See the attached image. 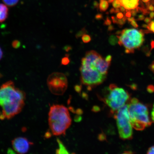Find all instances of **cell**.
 I'll list each match as a JSON object with an SVG mask.
<instances>
[{"mask_svg":"<svg viewBox=\"0 0 154 154\" xmlns=\"http://www.w3.org/2000/svg\"><path fill=\"white\" fill-rule=\"evenodd\" d=\"M151 48L150 49V51H151L154 48V40H152L151 43Z\"/></svg>","mask_w":154,"mask_h":154,"instance_id":"obj_39","label":"cell"},{"mask_svg":"<svg viewBox=\"0 0 154 154\" xmlns=\"http://www.w3.org/2000/svg\"><path fill=\"white\" fill-rule=\"evenodd\" d=\"M142 27H143L144 28L147 29L148 28V25L143 24L142 25Z\"/></svg>","mask_w":154,"mask_h":154,"instance_id":"obj_43","label":"cell"},{"mask_svg":"<svg viewBox=\"0 0 154 154\" xmlns=\"http://www.w3.org/2000/svg\"><path fill=\"white\" fill-rule=\"evenodd\" d=\"M112 5L115 9L120 8L121 6L120 3L117 0H113L112 2Z\"/></svg>","mask_w":154,"mask_h":154,"instance_id":"obj_18","label":"cell"},{"mask_svg":"<svg viewBox=\"0 0 154 154\" xmlns=\"http://www.w3.org/2000/svg\"><path fill=\"white\" fill-rule=\"evenodd\" d=\"M82 40L84 43H87L91 41V38L89 35L85 34L82 36Z\"/></svg>","mask_w":154,"mask_h":154,"instance_id":"obj_16","label":"cell"},{"mask_svg":"<svg viewBox=\"0 0 154 154\" xmlns=\"http://www.w3.org/2000/svg\"><path fill=\"white\" fill-rule=\"evenodd\" d=\"M151 1V0H142V1L143 2L146 3L149 2Z\"/></svg>","mask_w":154,"mask_h":154,"instance_id":"obj_46","label":"cell"},{"mask_svg":"<svg viewBox=\"0 0 154 154\" xmlns=\"http://www.w3.org/2000/svg\"><path fill=\"white\" fill-rule=\"evenodd\" d=\"M124 17V14L122 13L119 12L117 13L116 15L117 18L119 19H122Z\"/></svg>","mask_w":154,"mask_h":154,"instance_id":"obj_31","label":"cell"},{"mask_svg":"<svg viewBox=\"0 0 154 154\" xmlns=\"http://www.w3.org/2000/svg\"><path fill=\"white\" fill-rule=\"evenodd\" d=\"M120 10L122 12H125L126 10V9L124 7L121 6L120 8Z\"/></svg>","mask_w":154,"mask_h":154,"instance_id":"obj_42","label":"cell"},{"mask_svg":"<svg viewBox=\"0 0 154 154\" xmlns=\"http://www.w3.org/2000/svg\"><path fill=\"white\" fill-rule=\"evenodd\" d=\"M119 38L117 36L114 35H111L109 38V42L110 45L114 46L118 43Z\"/></svg>","mask_w":154,"mask_h":154,"instance_id":"obj_14","label":"cell"},{"mask_svg":"<svg viewBox=\"0 0 154 154\" xmlns=\"http://www.w3.org/2000/svg\"><path fill=\"white\" fill-rule=\"evenodd\" d=\"M131 24L135 28H137L138 27V25L135 20L132 21V22H131Z\"/></svg>","mask_w":154,"mask_h":154,"instance_id":"obj_28","label":"cell"},{"mask_svg":"<svg viewBox=\"0 0 154 154\" xmlns=\"http://www.w3.org/2000/svg\"><path fill=\"white\" fill-rule=\"evenodd\" d=\"M69 63H70V60H69L68 57H65L63 58L62 60H61V63L63 65H67Z\"/></svg>","mask_w":154,"mask_h":154,"instance_id":"obj_20","label":"cell"},{"mask_svg":"<svg viewBox=\"0 0 154 154\" xmlns=\"http://www.w3.org/2000/svg\"><path fill=\"white\" fill-rule=\"evenodd\" d=\"M3 53L1 48H0V60H1L2 58L3 57Z\"/></svg>","mask_w":154,"mask_h":154,"instance_id":"obj_41","label":"cell"},{"mask_svg":"<svg viewBox=\"0 0 154 154\" xmlns=\"http://www.w3.org/2000/svg\"><path fill=\"white\" fill-rule=\"evenodd\" d=\"M151 21V19L150 18H149V17H146V18L144 19V22L147 24L150 23Z\"/></svg>","mask_w":154,"mask_h":154,"instance_id":"obj_30","label":"cell"},{"mask_svg":"<svg viewBox=\"0 0 154 154\" xmlns=\"http://www.w3.org/2000/svg\"><path fill=\"white\" fill-rule=\"evenodd\" d=\"M8 15V9L6 5L0 4V23L4 21L7 18Z\"/></svg>","mask_w":154,"mask_h":154,"instance_id":"obj_11","label":"cell"},{"mask_svg":"<svg viewBox=\"0 0 154 154\" xmlns=\"http://www.w3.org/2000/svg\"><path fill=\"white\" fill-rule=\"evenodd\" d=\"M148 29H149L154 33V20H152L150 23L148 24Z\"/></svg>","mask_w":154,"mask_h":154,"instance_id":"obj_19","label":"cell"},{"mask_svg":"<svg viewBox=\"0 0 154 154\" xmlns=\"http://www.w3.org/2000/svg\"><path fill=\"white\" fill-rule=\"evenodd\" d=\"M86 32L87 30L85 28H83L76 34V38H79L83 35H84L86 34Z\"/></svg>","mask_w":154,"mask_h":154,"instance_id":"obj_17","label":"cell"},{"mask_svg":"<svg viewBox=\"0 0 154 154\" xmlns=\"http://www.w3.org/2000/svg\"><path fill=\"white\" fill-rule=\"evenodd\" d=\"M48 121L51 132L55 136L65 134L72 124L68 109L60 105H54L50 107Z\"/></svg>","mask_w":154,"mask_h":154,"instance_id":"obj_3","label":"cell"},{"mask_svg":"<svg viewBox=\"0 0 154 154\" xmlns=\"http://www.w3.org/2000/svg\"><path fill=\"white\" fill-rule=\"evenodd\" d=\"M111 18L113 23L117 24V23H118V19L117 18V17L112 16L111 17Z\"/></svg>","mask_w":154,"mask_h":154,"instance_id":"obj_32","label":"cell"},{"mask_svg":"<svg viewBox=\"0 0 154 154\" xmlns=\"http://www.w3.org/2000/svg\"><path fill=\"white\" fill-rule=\"evenodd\" d=\"M106 89L103 101L113 111H117L123 107L129 99L128 92L115 84H111Z\"/></svg>","mask_w":154,"mask_h":154,"instance_id":"obj_6","label":"cell"},{"mask_svg":"<svg viewBox=\"0 0 154 154\" xmlns=\"http://www.w3.org/2000/svg\"><path fill=\"white\" fill-rule=\"evenodd\" d=\"M111 21L109 18H107L105 20L104 25L106 26H109L111 24Z\"/></svg>","mask_w":154,"mask_h":154,"instance_id":"obj_23","label":"cell"},{"mask_svg":"<svg viewBox=\"0 0 154 154\" xmlns=\"http://www.w3.org/2000/svg\"><path fill=\"white\" fill-rule=\"evenodd\" d=\"M150 18L151 19H153L154 18V12L152 11V12L150 13L149 14Z\"/></svg>","mask_w":154,"mask_h":154,"instance_id":"obj_40","label":"cell"},{"mask_svg":"<svg viewBox=\"0 0 154 154\" xmlns=\"http://www.w3.org/2000/svg\"><path fill=\"white\" fill-rule=\"evenodd\" d=\"M47 84L50 91L57 95H63L68 86L66 76L63 73L58 72H53L49 75Z\"/></svg>","mask_w":154,"mask_h":154,"instance_id":"obj_8","label":"cell"},{"mask_svg":"<svg viewBox=\"0 0 154 154\" xmlns=\"http://www.w3.org/2000/svg\"><path fill=\"white\" fill-rule=\"evenodd\" d=\"M128 105L131 124L135 129L143 130L151 125L146 106L140 103L135 98L131 100Z\"/></svg>","mask_w":154,"mask_h":154,"instance_id":"obj_4","label":"cell"},{"mask_svg":"<svg viewBox=\"0 0 154 154\" xmlns=\"http://www.w3.org/2000/svg\"><path fill=\"white\" fill-rule=\"evenodd\" d=\"M114 29V27L113 26H112V25H110L109 26L108 29V30L109 32L112 31Z\"/></svg>","mask_w":154,"mask_h":154,"instance_id":"obj_37","label":"cell"},{"mask_svg":"<svg viewBox=\"0 0 154 154\" xmlns=\"http://www.w3.org/2000/svg\"><path fill=\"white\" fill-rule=\"evenodd\" d=\"M13 47L14 48H18L20 46V43L18 40H14L12 43Z\"/></svg>","mask_w":154,"mask_h":154,"instance_id":"obj_21","label":"cell"},{"mask_svg":"<svg viewBox=\"0 0 154 154\" xmlns=\"http://www.w3.org/2000/svg\"><path fill=\"white\" fill-rule=\"evenodd\" d=\"M72 47L70 46H66L64 48V49L67 52H68L72 50Z\"/></svg>","mask_w":154,"mask_h":154,"instance_id":"obj_34","label":"cell"},{"mask_svg":"<svg viewBox=\"0 0 154 154\" xmlns=\"http://www.w3.org/2000/svg\"><path fill=\"white\" fill-rule=\"evenodd\" d=\"M103 18V15L101 14H97L96 15L95 18L96 20H101Z\"/></svg>","mask_w":154,"mask_h":154,"instance_id":"obj_33","label":"cell"},{"mask_svg":"<svg viewBox=\"0 0 154 154\" xmlns=\"http://www.w3.org/2000/svg\"><path fill=\"white\" fill-rule=\"evenodd\" d=\"M57 141L58 143L59 148L58 149H57L56 153L57 154L68 153V152L67 151L65 146H63L62 142L59 139H57Z\"/></svg>","mask_w":154,"mask_h":154,"instance_id":"obj_13","label":"cell"},{"mask_svg":"<svg viewBox=\"0 0 154 154\" xmlns=\"http://www.w3.org/2000/svg\"><path fill=\"white\" fill-rule=\"evenodd\" d=\"M149 69L154 74V61H153L151 64L149 65Z\"/></svg>","mask_w":154,"mask_h":154,"instance_id":"obj_27","label":"cell"},{"mask_svg":"<svg viewBox=\"0 0 154 154\" xmlns=\"http://www.w3.org/2000/svg\"><path fill=\"white\" fill-rule=\"evenodd\" d=\"M109 7V3L107 0H100L99 9L101 12H105Z\"/></svg>","mask_w":154,"mask_h":154,"instance_id":"obj_12","label":"cell"},{"mask_svg":"<svg viewBox=\"0 0 154 154\" xmlns=\"http://www.w3.org/2000/svg\"><path fill=\"white\" fill-rule=\"evenodd\" d=\"M128 11H127L125 16L127 18H130L132 16L130 10H128Z\"/></svg>","mask_w":154,"mask_h":154,"instance_id":"obj_35","label":"cell"},{"mask_svg":"<svg viewBox=\"0 0 154 154\" xmlns=\"http://www.w3.org/2000/svg\"><path fill=\"white\" fill-rule=\"evenodd\" d=\"M5 4L9 7H13L16 5L19 0H2Z\"/></svg>","mask_w":154,"mask_h":154,"instance_id":"obj_15","label":"cell"},{"mask_svg":"<svg viewBox=\"0 0 154 154\" xmlns=\"http://www.w3.org/2000/svg\"><path fill=\"white\" fill-rule=\"evenodd\" d=\"M147 154H154V146L150 147L147 151Z\"/></svg>","mask_w":154,"mask_h":154,"instance_id":"obj_26","label":"cell"},{"mask_svg":"<svg viewBox=\"0 0 154 154\" xmlns=\"http://www.w3.org/2000/svg\"><path fill=\"white\" fill-rule=\"evenodd\" d=\"M11 144L13 149L17 153L24 154L28 151L32 143L26 138L19 137L14 138Z\"/></svg>","mask_w":154,"mask_h":154,"instance_id":"obj_9","label":"cell"},{"mask_svg":"<svg viewBox=\"0 0 154 154\" xmlns=\"http://www.w3.org/2000/svg\"><path fill=\"white\" fill-rule=\"evenodd\" d=\"M127 20H128L129 22H132V21L135 20V19L134 17H130V18H128L127 19Z\"/></svg>","mask_w":154,"mask_h":154,"instance_id":"obj_38","label":"cell"},{"mask_svg":"<svg viewBox=\"0 0 154 154\" xmlns=\"http://www.w3.org/2000/svg\"><path fill=\"white\" fill-rule=\"evenodd\" d=\"M144 36V34L141 30L135 29H124L117 36L119 45L130 50L131 53H134V49L140 48L143 44Z\"/></svg>","mask_w":154,"mask_h":154,"instance_id":"obj_5","label":"cell"},{"mask_svg":"<svg viewBox=\"0 0 154 154\" xmlns=\"http://www.w3.org/2000/svg\"><path fill=\"white\" fill-rule=\"evenodd\" d=\"M26 94L15 86L11 81L3 84L0 88V119L12 118L22 111L25 104Z\"/></svg>","mask_w":154,"mask_h":154,"instance_id":"obj_2","label":"cell"},{"mask_svg":"<svg viewBox=\"0 0 154 154\" xmlns=\"http://www.w3.org/2000/svg\"><path fill=\"white\" fill-rule=\"evenodd\" d=\"M110 65L96 51L87 52L82 60L80 69L82 84L90 87L102 84L106 78Z\"/></svg>","mask_w":154,"mask_h":154,"instance_id":"obj_1","label":"cell"},{"mask_svg":"<svg viewBox=\"0 0 154 154\" xmlns=\"http://www.w3.org/2000/svg\"><path fill=\"white\" fill-rule=\"evenodd\" d=\"M125 52L126 54H130L131 53L130 50L128 49H126V50H125Z\"/></svg>","mask_w":154,"mask_h":154,"instance_id":"obj_44","label":"cell"},{"mask_svg":"<svg viewBox=\"0 0 154 154\" xmlns=\"http://www.w3.org/2000/svg\"><path fill=\"white\" fill-rule=\"evenodd\" d=\"M151 118L152 120L154 121V104L153 106V108L151 112Z\"/></svg>","mask_w":154,"mask_h":154,"instance_id":"obj_36","label":"cell"},{"mask_svg":"<svg viewBox=\"0 0 154 154\" xmlns=\"http://www.w3.org/2000/svg\"><path fill=\"white\" fill-rule=\"evenodd\" d=\"M119 136L123 140L132 139V126L130 122L128 105H125L116 112L115 115Z\"/></svg>","mask_w":154,"mask_h":154,"instance_id":"obj_7","label":"cell"},{"mask_svg":"<svg viewBox=\"0 0 154 154\" xmlns=\"http://www.w3.org/2000/svg\"><path fill=\"white\" fill-rule=\"evenodd\" d=\"M144 19H145V17H144L143 14H140L138 15L137 20L139 21L143 20Z\"/></svg>","mask_w":154,"mask_h":154,"instance_id":"obj_29","label":"cell"},{"mask_svg":"<svg viewBox=\"0 0 154 154\" xmlns=\"http://www.w3.org/2000/svg\"><path fill=\"white\" fill-rule=\"evenodd\" d=\"M121 6L128 10L135 9L139 5V0H117Z\"/></svg>","mask_w":154,"mask_h":154,"instance_id":"obj_10","label":"cell"},{"mask_svg":"<svg viewBox=\"0 0 154 154\" xmlns=\"http://www.w3.org/2000/svg\"><path fill=\"white\" fill-rule=\"evenodd\" d=\"M147 91L149 93H152L154 92V86L153 85L148 86L147 88Z\"/></svg>","mask_w":154,"mask_h":154,"instance_id":"obj_22","label":"cell"},{"mask_svg":"<svg viewBox=\"0 0 154 154\" xmlns=\"http://www.w3.org/2000/svg\"><path fill=\"white\" fill-rule=\"evenodd\" d=\"M112 59V57L111 55H109L106 57L105 60L107 63H111Z\"/></svg>","mask_w":154,"mask_h":154,"instance_id":"obj_25","label":"cell"},{"mask_svg":"<svg viewBox=\"0 0 154 154\" xmlns=\"http://www.w3.org/2000/svg\"><path fill=\"white\" fill-rule=\"evenodd\" d=\"M110 12L111 13H115V9L114 8H112L110 10Z\"/></svg>","mask_w":154,"mask_h":154,"instance_id":"obj_45","label":"cell"},{"mask_svg":"<svg viewBox=\"0 0 154 154\" xmlns=\"http://www.w3.org/2000/svg\"><path fill=\"white\" fill-rule=\"evenodd\" d=\"M126 21L123 20L122 19H119L118 20V23L117 24H118L120 26H123L126 23Z\"/></svg>","mask_w":154,"mask_h":154,"instance_id":"obj_24","label":"cell"}]
</instances>
